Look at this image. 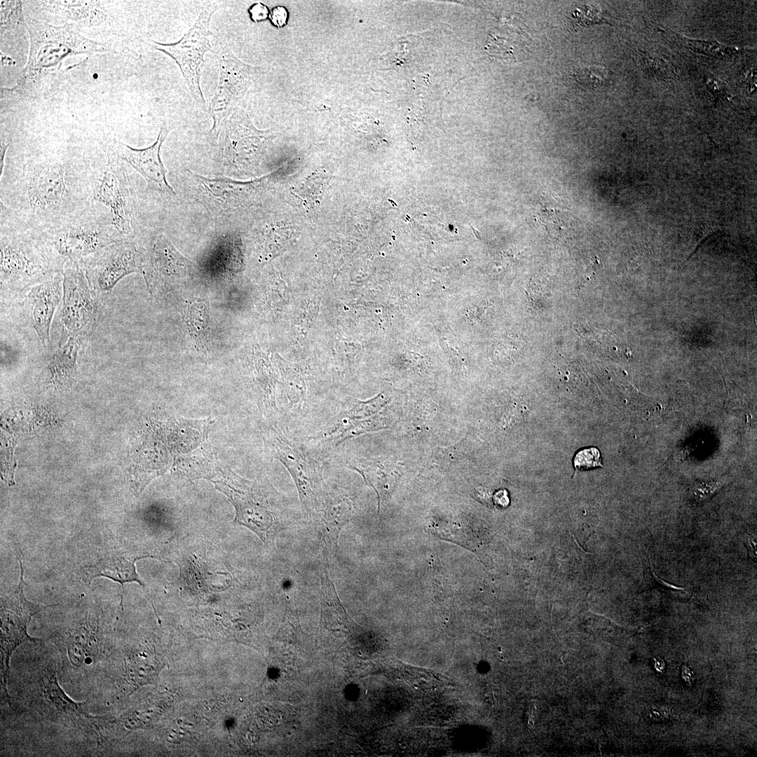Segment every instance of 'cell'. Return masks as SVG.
Masks as SVG:
<instances>
[{
	"mask_svg": "<svg viewBox=\"0 0 757 757\" xmlns=\"http://www.w3.org/2000/svg\"><path fill=\"white\" fill-rule=\"evenodd\" d=\"M45 232L41 238L60 271L66 261L84 265L106 246L125 240L111 217L92 210L56 221Z\"/></svg>",
	"mask_w": 757,
	"mask_h": 757,
	"instance_id": "6da1fadb",
	"label": "cell"
},
{
	"mask_svg": "<svg viewBox=\"0 0 757 757\" xmlns=\"http://www.w3.org/2000/svg\"><path fill=\"white\" fill-rule=\"evenodd\" d=\"M1 302L22 296L29 288L57 269L39 237L25 230L1 226L0 243Z\"/></svg>",
	"mask_w": 757,
	"mask_h": 757,
	"instance_id": "7a4b0ae2",
	"label": "cell"
},
{
	"mask_svg": "<svg viewBox=\"0 0 757 757\" xmlns=\"http://www.w3.org/2000/svg\"><path fill=\"white\" fill-rule=\"evenodd\" d=\"M29 52L20 83L25 86L58 71L67 59L111 50L110 45L90 40L69 25L28 20Z\"/></svg>",
	"mask_w": 757,
	"mask_h": 757,
	"instance_id": "3957f363",
	"label": "cell"
},
{
	"mask_svg": "<svg viewBox=\"0 0 757 757\" xmlns=\"http://www.w3.org/2000/svg\"><path fill=\"white\" fill-rule=\"evenodd\" d=\"M236 510L235 521L267 543L279 531L276 507L279 494L266 479L249 481L221 464L209 479Z\"/></svg>",
	"mask_w": 757,
	"mask_h": 757,
	"instance_id": "277c9868",
	"label": "cell"
},
{
	"mask_svg": "<svg viewBox=\"0 0 757 757\" xmlns=\"http://www.w3.org/2000/svg\"><path fill=\"white\" fill-rule=\"evenodd\" d=\"M265 444L289 472L299 492L303 510L316 521L324 510L330 491L322 476V468L307 449L289 439L270 423L264 428Z\"/></svg>",
	"mask_w": 757,
	"mask_h": 757,
	"instance_id": "5b68a950",
	"label": "cell"
},
{
	"mask_svg": "<svg viewBox=\"0 0 757 757\" xmlns=\"http://www.w3.org/2000/svg\"><path fill=\"white\" fill-rule=\"evenodd\" d=\"M70 173L61 164L43 163L23 171L21 191L25 208L35 215L73 214Z\"/></svg>",
	"mask_w": 757,
	"mask_h": 757,
	"instance_id": "8992f818",
	"label": "cell"
},
{
	"mask_svg": "<svg viewBox=\"0 0 757 757\" xmlns=\"http://www.w3.org/2000/svg\"><path fill=\"white\" fill-rule=\"evenodd\" d=\"M217 10L216 4H207L193 25L175 43L151 41L153 48L170 56L179 66L192 98L204 111H207V107L200 87V73L205 53L214 52L211 43L214 35L210 24Z\"/></svg>",
	"mask_w": 757,
	"mask_h": 757,
	"instance_id": "52a82bcc",
	"label": "cell"
},
{
	"mask_svg": "<svg viewBox=\"0 0 757 757\" xmlns=\"http://www.w3.org/2000/svg\"><path fill=\"white\" fill-rule=\"evenodd\" d=\"M63 298L61 320L69 336L81 340L96 329L102 315L98 292L91 285L81 264L68 261L61 270Z\"/></svg>",
	"mask_w": 757,
	"mask_h": 757,
	"instance_id": "ba28073f",
	"label": "cell"
},
{
	"mask_svg": "<svg viewBox=\"0 0 757 757\" xmlns=\"http://www.w3.org/2000/svg\"><path fill=\"white\" fill-rule=\"evenodd\" d=\"M20 577L18 586L1 597V686L2 697L10 704L7 689L10 660L14 650L26 641H37L27 633L32 618L45 606L28 601L24 594V570L18 557ZM11 705V704H10Z\"/></svg>",
	"mask_w": 757,
	"mask_h": 757,
	"instance_id": "9c48e42d",
	"label": "cell"
},
{
	"mask_svg": "<svg viewBox=\"0 0 757 757\" xmlns=\"http://www.w3.org/2000/svg\"><path fill=\"white\" fill-rule=\"evenodd\" d=\"M218 59L219 81L209 109L213 125L207 139L212 145H215L220 125L236 109L249 81L248 67L235 56L228 46H221Z\"/></svg>",
	"mask_w": 757,
	"mask_h": 757,
	"instance_id": "30bf717a",
	"label": "cell"
},
{
	"mask_svg": "<svg viewBox=\"0 0 757 757\" xmlns=\"http://www.w3.org/2000/svg\"><path fill=\"white\" fill-rule=\"evenodd\" d=\"M83 266L98 294L109 293L125 275L142 272V258L132 243L122 240L106 246Z\"/></svg>",
	"mask_w": 757,
	"mask_h": 757,
	"instance_id": "8fae6325",
	"label": "cell"
},
{
	"mask_svg": "<svg viewBox=\"0 0 757 757\" xmlns=\"http://www.w3.org/2000/svg\"><path fill=\"white\" fill-rule=\"evenodd\" d=\"M142 273L151 292L187 280L195 271L193 262L179 253L163 233L154 238L149 253L142 254Z\"/></svg>",
	"mask_w": 757,
	"mask_h": 757,
	"instance_id": "7c38bea8",
	"label": "cell"
},
{
	"mask_svg": "<svg viewBox=\"0 0 757 757\" xmlns=\"http://www.w3.org/2000/svg\"><path fill=\"white\" fill-rule=\"evenodd\" d=\"M62 289V272L53 271L32 285L23 294L25 306L29 312L31 325L43 348H49L50 344L51 321L60 303Z\"/></svg>",
	"mask_w": 757,
	"mask_h": 757,
	"instance_id": "4fadbf2b",
	"label": "cell"
},
{
	"mask_svg": "<svg viewBox=\"0 0 757 757\" xmlns=\"http://www.w3.org/2000/svg\"><path fill=\"white\" fill-rule=\"evenodd\" d=\"M167 135V129L161 127L156 140L148 147L135 149L117 142L114 150L117 156L140 173L150 186L160 191L173 194L174 191L166 179V170L161 158V146Z\"/></svg>",
	"mask_w": 757,
	"mask_h": 757,
	"instance_id": "5bb4252c",
	"label": "cell"
},
{
	"mask_svg": "<svg viewBox=\"0 0 757 757\" xmlns=\"http://www.w3.org/2000/svg\"><path fill=\"white\" fill-rule=\"evenodd\" d=\"M198 200L211 213L227 215L240 206L246 184L229 178H208L188 172Z\"/></svg>",
	"mask_w": 757,
	"mask_h": 757,
	"instance_id": "9a60e30c",
	"label": "cell"
},
{
	"mask_svg": "<svg viewBox=\"0 0 757 757\" xmlns=\"http://www.w3.org/2000/svg\"><path fill=\"white\" fill-rule=\"evenodd\" d=\"M93 198L109 210L114 224L123 238L132 233L133 217L128 191L111 168L103 172Z\"/></svg>",
	"mask_w": 757,
	"mask_h": 757,
	"instance_id": "2e32d148",
	"label": "cell"
},
{
	"mask_svg": "<svg viewBox=\"0 0 757 757\" xmlns=\"http://www.w3.org/2000/svg\"><path fill=\"white\" fill-rule=\"evenodd\" d=\"M351 514L352 504L348 497L330 492L326 506L316 520L320 538L329 552L336 550L341 531Z\"/></svg>",
	"mask_w": 757,
	"mask_h": 757,
	"instance_id": "e0dca14e",
	"label": "cell"
},
{
	"mask_svg": "<svg viewBox=\"0 0 757 757\" xmlns=\"http://www.w3.org/2000/svg\"><path fill=\"white\" fill-rule=\"evenodd\" d=\"M82 340L69 336L61 341L47 366L48 381L55 388L71 386L77 374V355Z\"/></svg>",
	"mask_w": 757,
	"mask_h": 757,
	"instance_id": "ac0fdd59",
	"label": "cell"
},
{
	"mask_svg": "<svg viewBox=\"0 0 757 757\" xmlns=\"http://www.w3.org/2000/svg\"><path fill=\"white\" fill-rule=\"evenodd\" d=\"M143 557H144L128 559L118 553L107 554L87 568V580L90 583L95 578L104 577L120 583L122 587V601L125 583L135 582L144 587L135 566V561Z\"/></svg>",
	"mask_w": 757,
	"mask_h": 757,
	"instance_id": "d6986e66",
	"label": "cell"
},
{
	"mask_svg": "<svg viewBox=\"0 0 757 757\" xmlns=\"http://www.w3.org/2000/svg\"><path fill=\"white\" fill-rule=\"evenodd\" d=\"M184 324L194 348L207 359L211 347V323L209 306L205 300L196 298L189 303Z\"/></svg>",
	"mask_w": 757,
	"mask_h": 757,
	"instance_id": "ffe728a7",
	"label": "cell"
},
{
	"mask_svg": "<svg viewBox=\"0 0 757 757\" xmlns=\"http://www.w3.org/2000/svg\"><path fill=\"white\" fill-rule=\"evenodd\" d=\"M577 80L583 86L595 88L603 84L607 78L606 70L599 66L592 65L578 69L575 73Z\"/></svg>",
	"mask_w": 757,
	"mask_h": 757,
	"instance_id": "44dd1931",
	"label": "cell"
},
{
	"mask_svg": "<svg viewBox=\"0 0 757 757\" xmlns=\"http://www.w3.org/2000/svg\"><path fill=\"white\" fill-rule=\"evenodd\" d=\"M573 464L574 467L579 470L601 467L600 452L594 447L580 450L576 453Z\"/></svg>",
	"mask_w": 757,
	"mask_h": 757,
	"instance_id": "7402d4cb",
	"label": "cell"
},
{
	"mask_svg": "<svg viewBox=\"0 0 757 757\" xmlns=\"http://www.w3.org/2000/svg\"><path fill=\"white\" fill-rule=\"evenodd\" d=\"M324 179L319 178V175L316 176L315 174L313 175L307 179L306 182L303 184L301 188L299 189V193L301 196V198L306 201H313L315 199H319L321 194V189L322 188V182Z\"/></svg>",
	"mask_w": 757,
	"mask_h": 757,
	"instance_id": "603a6c76",
	"label": "cell"
},
{
	"mask_svg": "<svg viewBox=\"0 0 757 757\" xmlns=\"http://www.w3.org/2000/svg\"><path fill=\"white\" fill-rule=\"evenodd\" d=\"M250 18L254 22L265 20L269 15L268 7L259 2L254 4L248 10Z\"/></svg>",
	"mask_w": 757,
	"mask_h": 757,
	"instance_id": "cb8c5ba5",
	"label": "cell"
},
{
	"mask_svg": "<svg viewBox=\"0 0 757 757\" xmlns=\"http://www.w3.org/2000/svg\"><path fill=\"white\" fill-rule=\"evenodd\" d=\"M287 11L283 6L274 8L270 15L271 22L278 27H282L287 23Z\"/></svg>",
	"mask_w": 757,
	"mask_h": 757,
	"instance_id": "d4e9b609",
	"label": "cell"
},
{
	"mask_svg": "<svg viewBox=\"0 0 757 757\" xmlns=\"http://www.w3.org/2000/svg\"><path fill=\"white\" fill-rule=\"evenodd\" d=\"M494 502L498 507H506L509 504V498L507 492L502 490L496 493L494 495Z\"/></svg>",
	"mask_w": 757,
	"mask_h": 757,
	"instance_id": "484cf974",
	"label": "cell"
},
{
	"mask_svg": "<svg viewBox=\"0 0 757 757\" xmlns=\"http://www.w3.org/2000/svg\"><path fill=\"white\" fill-rule=\"evenodd\" d=\"M8 144L1 142V149H0V171H1L0 173H1V177H2V174H3V171H4L6 152V150L8 149Z\"/></svg>",
	"mask_w": 757,
	"mask_h": 757,
	"instance_id": "4316f807",
	"label": "cell"
},
{
	"mask_svg": "<svg viewBox=\"0 0 757 757\" xmlns=\"http://www.w3.org/2000/svg\"><path fill=\"white\" fill-rule=\"evenodd\" d=\"M746 545L748 546V550L751 557L756 558V541L753 536H748L746 538Z\"/></svg>",
	"mask_w": 757,
	"mask_h": 757,
	"instance_id": "83f0119b",
	"label": "cell"
}]
</instances>
